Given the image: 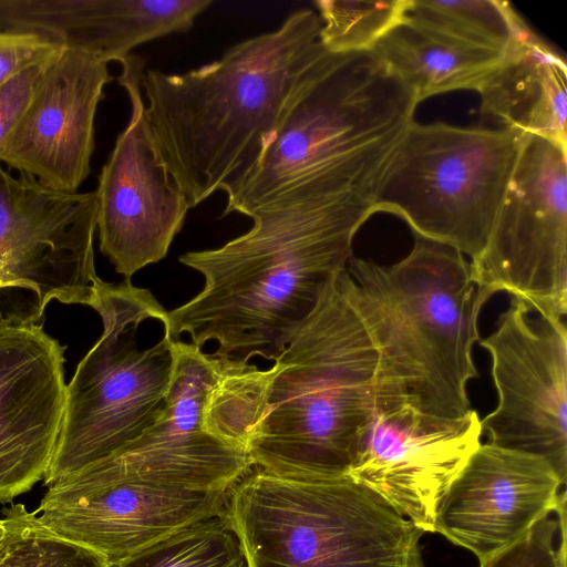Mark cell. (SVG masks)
Wrapping results in <instances>:
<instances>
[{
	"label": "cell",
	"instance_id": "6",
	"mask_svg": "<svg viewBox=\"0 0 567 567\" xmlns=\"http://www.w3.org/2000/svg\"><path fill=\"white\" fill-rule=\"evenodd\" d=\"M226 511L248 567H424V533L348 474L252 466L227 489Z\"/></svg>",
	"mask_w": 567,
	"mask_h": 567
},
{
	"label": "cell",
	"instance_id": "7",
	"mask_svg": "<svg viewBox=\"0 0 567 567\" xmlns=\"http://www.w3.org/2000/svg\"><path fill=\"white\" fill-rule=\"evenodd\" d=\"M103 331L80 361L70 383L63 424L47 486L99 462L142 435L161 416L172 382L176 341L165 333L141 348L143 321L166 320L167 311L131 280H101L90 306Z\"/></svg>",
	"mask_w": 567,
	"mask_h": 567
},
{
	"label": "cell",
	"instance_id": "29",
	"mask_svg": "<svg viewBox=\"0 0 567 567\" xmlns=\"http://www.w3.org/2000/svg\"><path fill=\"white\" fill-rule=\"evenodd\" d=\"M55 55L29 65L0 86V157L8 140L31 102L45 66Z\"/></svg>",
	"mask_w": 567,
	"mask_h": 567
},
{
	"label": "cell",
	"instance_id": "30",
	"mask_svg": "<svg viewBox=\"0 0 567 567\" xmlns=\"http://www.w3.org/2000/svg\"><path fill=\"white\" fill-rule=\"evenodd\" d=\"M2 529H3V524H2V518H0V535L2 533Z\"/></svg>",
	"mask_w": 567,
	"mask_h": 567
},
{
	"label": "cell",
	"instance_id": "10",
	"mask_svg": "<svg viewBox=\"0 0 567 567\" xmlns=\"http://www.w3.org/2000/svg\"><path fill=\"white\" fill-rule=\"evenodd\" d=\"M96 212L94 192H58L0 163V291H30L38 321L52 300L90 307Z\"/></svg>",
	"mask_w": 567,
	"mask_h": 567
},
{
	"label": "cell",
	"instance_id": "12",
	"mask_svg": "<svg viewBox=\"0 0 567 567\" xmlns=\"http://www.w3.org/2000/svg\"><path fill=\"white\" fill-rule=\"evenodd\" d=\"M118 83L131 102V117L99 176L96 230L100 250L124 279L166 255L190 208L162 162L150 135L141 90L145 62L130 54Z\"/></svg>",
	"mask_w": 567,
	"mask_h": 567
},
{
	"label": "cell",
	"instance_id": "20",
	"mask_svg": "<svg viewBox=\"0 0 567 567\" xmlns=\"http://www.w3.org/2000/svg\"><path fill=\"white\" fill-rule=\"evenodd\" d=\"M482 113L567 148L565 60L529 28L477 90Z\"/></svg>",
	"mask_w": 567,
	"mask_h": 567
},
{
	"label": "cell",
	"instance_id": "23",
	"mask_svg": "<svg viewBox=\"0 0 567 567\" xmlns=\"http://www.w3.org/2000/svg\"><path fill=\"white\" fill-rule=\"evenodd\" d=\"M109 567H248L225 508Z\"/></svg>",
	"mask_w": 567,
	"mask_h": 567
},
{
	"label": "cell",
	"instance_id": "28",
	"mask_svg": "<svg viewBox=\"0 0 567 567\" xmlns=\"http://www.w3.org/2000/svg\"><path fill=\"white\" fill-rule=\"evenodd\" d=\"M64 45L47 34L0 30V86L31 64L58 54Z\"/></svg>",
	"mask_w": 567,
	"mask_h": 567
},
{
	"label": "cell",
	"instance_id": "8",
	"mask_svg": "<svg viewBox=\"0 0 567 567\" xmlns=\"http://www.w3.org/2000/svg\"><path fill=\"white\" fill-rule=\"evenodd\" d=\"M526 134L414 121L371 198L373 214L405 220L414 235L476 258L485 248Z\"/></svg>",
	"mask_w": 567,
	"mask_h": 567
},
{
	"label": "cell",
	"instance_id": "14",
	"mask_svg": "<svg viewBox=\"0 0 567 567\" xmlns=\"http://www.w3.org/2000/svg\"><path fill=\"white\" fill-rule=\"evenodd\" d=\"M220 371L200 347L176 341L172 382L161 416L137 439L90 467L115 480L192 491H227L251 467L248 454L204 427V406Z\"/></svg>",
	"mask_w": 567,
	"mask_h": 567
},
{
	"label": "cell",
	"instance_id": "27",
	"mask_svg": "<svg viewBox=\"0 0 567 567\" xmlns=\"http://www.w3.org/2000/svg\"><path fill=\"white\" fill-rule=\"evenodd\" d=\"M558 527L559 517L545 516L517 542L480 561L481 567H566L565 524L560 528L561 545L556 548Z\"/></svg>",
	"mask_w": 567,
	"mask_h": 567
},
{
	"label": "cell",
	"instance_id": "4",
	"mask_svg": "<svg viewBox=\"0 0 567 567\" xmlns=\"http://www.w3.org/2000/svg\"><path fill=\"white\" fill-rule=\"evenodd\" d=\"M413 236L411 251L391 266L352 257L347 268L349 293L379 353L377 405L406 402L462 417L472 410L467 384L478 374L480 312L493 295L460 251Z\"/></svg>",
	"mask_w": 567,
	"mask_h": 567
},
{
	"label": "cell",
	"instance_id": "24",
	"mask_svg": "<svg viewBox=\"0 0 567 567\" xmlns=\"http://www.w3.org/2000/svg\"><path fill=\"white\" fill-rule=\"evenodd\" d=\"M219 363L218 378L204 406V427L246 452L264 409L271 371L249 363Z\"/></svg>",
	"mask_w": 567,
	"mask_h": 567
},
{
	"label": "cell",
	"instance_id": "9",
	"mask_svg": "<svg viewBox=\"0 0 567 567\" xmlns=\"http://www.w3.org/2000/svg\"><path fill=\"white\" fill-rule=\"evenodd\" d=\"M473 279L507 292L536 315L567 312V148L535 135L525 142Z\"/></svg>",
	"mask_w": 567,
	"mask_h": 567
},
{
	"label": "cell",
	"instance_id": "3",
	"mask_svg": "<svg viewBox=\"0 0 567 567\" xmlns=\"http://www.w3.org/2000/svg\"><path fill=\"white\" fill-rule=\"evenodd\" d=\"M417 104L372 51L329 52L289 97L223 216L349 193L371 202Z\"/></svg>",
	"mask_w": 567,
	"mask_h": 567
},
{
	"label": "cell",
	"instance_id": "19",
	"mask_svg": "<svg viewBox=\"0 0 567 567\" xmlns=\"http://www.w3.org/2000/svg\"><path fill=\"white\" fill-rule=\"evenodd\" d=\"M213 0H0V30L49 35L109 64L147 41L188 31Z\"/></svg>",
	"mask_w": 567,
	"mask_h": 567
},
{
	"label": "cell",
	"instance_id": "13",
	"mask_svg": "<svg viewBox=\"0 0 567 567\" xmlns=\"http://www.w3.org/2000/svg\"><path fill=\"white\" fill-rule=\"evenodd\" d=\"M226 502L227 491L115 480L83 467L50 485L31 514L49 533L113 565L221 511Z\"/></svg>",
	"mask_w": 567,
	"mask_h": 567
},
{
	"label": "cell",
	"instance_id": "1",
	"mask_svg": "<svg viewBox=\"0 0 567 567\" xmlns=\"http://www.w3.org/2000/svg\"><path fill=\"white\" fill-rule=\"evenodd\" d=\"M372 215L370 199L358 193L251 213L245 234L179 257L204 287L167 311L165 333L175 341L187 333L197 347L216 341L212 355L221 361H275L347 269L354 236Z\"/></svg>",
	"mask_w": 567,
	"mask_h": 567
},
{
	"label": "cell",
	"instance_id": "26",
	"mask_svg": "<svg viewBox=\"0 0 567 567\" xmlns=\"http://www.w3.org/2000/svg\"><path fill=\"white\" fill-rule=\"evenodd\" d=\"M410 0H319L320 41L331 53L372 51L395 25L404 21Z\"/></svg>",
	"mask_w": 567,
	"mask_h": 567
},
{
	"label": "cell",
	"instance_id": "11",
	"mask_svg": "<svg viewBox=\"0 0 567 567\" xmlns=\"http://www.w3.org/2000/svg\"><path fill=\"white\" fill-rule=\"evenodd\" d=\"M512 297L480 344L491 355L497 406L481 420L489 443L545 458L566 484L567 330Z\"/></svg>",
	"mask_w": 567,
	"mask_h": 567
},
{
	"label": "cell",
	"instance_id": "16",
	"mask_svg": "<svg viewBox=\"0 0 567 567\" xmlns=\"http://www.w3.org/2000/svg\"><path fill=\"white\" fill-rule=\"evenodd\" d=\"M64 351L23 312L0 317V502L47 475L66 400Z\"/></svg>",
	"mask_w": 567,
	"mask_h": 567
},
{
	"label": "cell",
	"instance_id": "2",
	"mask_svg": "<svg viewBox=\"0 0 567 567\" xmlns=\"http://www.w3.org/2000/svg\"><path fill=\"white\" fill-rule=\"evenodd\" d=\"M320 27L315 11L300 9L198 69L144 70L150 135L190 208L228 195L254 169L289 97L329 53Z\"/></svg>",
	"mask_w": 567,
	"mask_h": 567
},
{
	"label": "cell",
	"instance_id": "17",
	"mask_svg": "<svg viewBox=\"0 0 567 567\" xmlns=\"http://www.w3.org/2000/svg\"><path fill=\"white\" fill-rule=\"evenodd\" d=\"M543 457L481 444L445 492L435 533L483 561L522 538L566 501Z\"/></svg>",
	"mask_w": 567,
	"mask_h": 567
},
{
	"label": "cell",
	"instance_id": "15",
	"mask_svg": "<svg viewBox=\"0 0 567 567\" xmlns=\"http://www.w3.org/2000/svg\"><path fill=\"white\" fill-rule=\"evenodd\" d=\"M476 411L456 419L406 402L382 404L348 475L371 488L423 533H435L439 505L481 446Z\"/></svg>",
	"mask_w": 567,
	"mask_h": 567
},
{
	"label": "cell",
	"instance_id": "18",
	"mask_svg": "<svg viewBox=\"0 0 567 567\" xmlns=\"http://www.w3.org/2000/svg\"><path fill=\"white\" fill-rule=\"evenodd\" d=\"M112 79L107 63L64 47L45 66L0 163L51 189L78 193L91 172L95 114Z\"/></svg>",
	"mask_w": 567,
	"mask_h": 567
},
{
	"label": "cell",
	"instance_id": "22",
	"mask_svg": "<svg viewBox=\"0 0 567 567\" xmlns=\"http://www.w3.org/2000/svg\"><path fill=\"white\" fill-rule=\"evenodd\" d=\"M404 21L472 49L505 54L528 25L505 1L410 0Z\"/></svg>",
	"mask_w": 567,
	"mask_h": 567
},
{
	"label": "cell",
	"instance_id": "25",
	"mask_svg": "<svg viewBox=\"0 0 567 567\" xmlns=\"http://www.w3.org/2000/svg\"><path fill=\"white\" fill-rule=\"evenodd\" d=\"M3 514L0 567H109L97 553L42 528L22 504Z\"/></svg>",
	"mask_w": 567,
	"mask_h": 567
},
{
	"label": "cell",
	"instance_id": "21",
	"mask_svg": "<svg viewBox=\"0 0 567 567\" xmlns=\"http://www.w3.org/2000/svg\"><path fill=\"white\" fill-rule=\"evenodd\" d=\"M372 52L417 103L451 91L477 92L504 56L460 45L406 21L391 29Z\"/></svg>",
	"mask_w": 567,
	"mask_h": 567
},
{
	"label": "cell",
	"instance_id": "5",
	"mask_svg": "<svg viewBox=\"0 0 567 567\" xmlns=\"http://www.w3.org/2000/svg\"><path fill=\"white\" fill-rule=\"evenodd\" d=\"M328 286L270 368L247 454L252 466L293 477L348 474L373 419L379 353L347 285Z\"/></svg>",
	"mask_w": 567,
	"mask_h": 567
}]
</instances>
